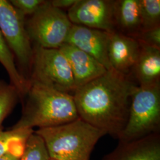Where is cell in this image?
<instances>
[{
  "mask_svg": "<svg viewBox=\"0 0 160 160\" xmlns=\"http://www.w3.org/2000/svg\"><path fill=\"white\" fill-rule=\"evenodd\" d=\"M160 133V83L138 87L133 94L126 126L118 138L130 141Z\"/></svg>",
  "mask_w": 160,
  "mask_h": 160,
  "instance_id": "4",
  "label": "cell"
},
{
  "mask_svg": "<svg viewBox=\"0 0 160 160\" xmlns=\"http://www.w3.org/2000/svg\"><path fill=\"white\" fill-rule=\"evenodd\" d=\"M102 160H160V133L130 141H119L117 147Z\"/></svg>",
  "mask_w": 160,
  "mask_h": 160,
  "instance_id": "12",
  "label": "cell"
},
{
  "mask_svg": "<svg viewBox=\"0 0 160 160\" xmlns=\"http://www.w3.org/2000/svg\"><path fill=\"white\" fill-rule=\"evenodd\" d=\"M21 118L14 129H38L58 126L79 118L72 94L30 81Z\"/></svg>",
  "mask_w": 160,
  "mask_h": 160,
  "instance_id": "2",
  "label": "cell"
},
{
  "mask_svg": "<svg viewBox=\"0 0 160 160\" xmlns=\"http://www.w3.org/2000/svg\"></svg>",
  "mask_w": 160,
  "mask_h": 160,
  "instance_id": "23",
  "label": "cell"
},
{
  "mask_svg": "<svg viewBox=\"0 0 160 160\" xmlns=\"http://www.w3.org/2000/svg\"><path fill=\"white\" fill-rule=\"evenodd\" d=\"M136 39L146 45L160 49V26L142 31Z\"/></svg>",
  "mask_w": 160,
  "mask_h": 160,
  "instance_id": "21",
  "label": "cell"
},
{
  "mask_svg": "<svg viewBox=\"0 0 160 160\" xmlns=\"http://www.w3.org/2000/svg\"><path fill=\"white\" fill-rule=\"evenodd\" d=\"M116 31L137 39L142 32L140 0H115Z\"/></svg>",
  "mask_w": 160,
  "mask_h": 160,
  "instance_id": "14",
  "label": "cell"
},
{
  "mask_svg": "<svg viewBox=\"0 0 160 160\" xmlns=\"http://www.w3.org/2000/svg\"><path fill=\"white\" fill-rule=\"evenodd\" d=\"M26 18L8 0H0V30L15 59L20 74L29 80L33 47L26 29Z\"/></svg>",
  "mask_w": 160,
  "mask_h": 160,
  "instance_id": "6",
  "label": "cell"
},
{
  "mask_svg": "<svg viewBox=\"0 0 160 160\" xmlns=\"http://www.w3.org/2000/svg\"><path fill=\"white\" fill-rule=\"evenodd\" d=\"M140 43V52L129 76L139 87L160 83V49Z\"/></svg>",
  "mask_w": 160,
  "mask_h": 160,
  "instance_id": "13",
  "label": "cell"
},
{
  "mask_svg": "<svg viewBox=\"0 0 160 160\" xmlns=\"http://www.w3.org/2000/svg\"><path fill=\"white\" fill-rule=\"evenodd\" d=\"M51 160H90L92 151L105 132L80 118L58 126L38 129Z\"/></svg>",
  "mask_w": 160,
  "mask_h": 160,
  "instance_id": "3",
  "label": "cell"
},
{
  "mask_svg": "<svg viewBox=\"0 0 160 160\" xmlns=\"http://www.w3.org/2000/svg\"><path fill=\"white\" fill-rule=\"evenodd\" d=\"M51 160L43 140L34 131L28 138L19 160Z\"/></svg>",
  "mask_w": 160,
  "mask_h": 160,
  "instance_id": "19",
  "label": "cell"
},
{
  "mask_svg": "<svg viewBox=\"0 0 160 160\" xmlns=\"http://www.w3.org/2000/svg\"><path fill=\"white\" fill-rule=\"evenodd\" d=\"M138 87L130 76L108 70L72 94L79 118L118 139L128 119L132 96Z\"/></svg>",
  "mask_w": 160,
  "mask_h": 160,
  "instance_id": "1",
  "label": "cell"
},
{
  "mask_svg": "<svg viewBox=\"0 0 160 160\" xmlns=\"http://www.w3.org/2000/svg\"><path fill=\"white\" fill-rule=\"evenodd\" d=\"M142 32L160 26V0H140Z\"/></svg>",
  "mask_w": 160,
  "mask_h": 160,
  "instance_id": "18",
  "label": "cell"
},
{
  "mask_svg": "<svg viewBox=\"0 0 160 160\" xmlns=\"http://www.w3.org/2000/svg\"><path fill=\"white\" fill-rule=\"evenodd\" d=\"M12 7L24 18L31 16L46 2V0H10Z\"/></svg>",
  "mask_w": 160,
  "mask_h": 160,
  "instance_id": "20",
  "label": "cell"
},
{
  "mask_svg": "<svg viewBox=\"0 0 160 160\" xmlns=\"http://www.w3.org/2000/svg\"><path fill=\"white\" fill-rule=\"evenodd\" d=\"M59 49L68 61L76 90L96 79L108 71L95 58L73 45L65 43Z\"/></svg>",
  "mask_w": 160,
  "mask_h": 160,
  "instance_id": "11",
  "label": "cell"
},
{
  "mask_svg": "<svg viewBox=\"0 0 160 160\" xmlns=\"http://www.w3.org/2000/svg\"><path fill=\"white\" fill-rule=\"evenodd\" d=\"M141 43L136 39L118 32L111 33L108 55L112 69L126 75H130L137 60Z\"/></svg>",
  "mask_w": 160,
  "mask_h": 160,
  "instance_id": "10",
  "label": "cell"
},
{
  "mask_svg": "<svg viewBox=\"0 0 160 160\" xmlns=\"http://www.w3.org/2000/svg\"><path fill=\"white\" fill-rule=\"evenodd\" d=\"M19 101L20 96L16 88L11 83L0 80V127Z\"/></svg>",
  "mask_w": 160,
  "mask_h": 160,
  "instance_id": "17",
  "label": "cell"
},
{
  "mask_svg": "<svg viewBox=\"0 0 160 160\" xmlns=\"http://www.w3.org/2000/svg\"><path fill=\"white\" fill-rule=\"evenodd\" d=\"M34 131L25 128L4 131L0 127V157L10 154L20 158L28 138Z\"/></svg>",
  "mask_w": 160,
  "mask_h": 160,
  "instance_id": "16",
  "label": "cell"
},
{
  "mask_svg": "<svg viewBox=\"0 0 160 160\" xmlns=\"http://www.w3.org/2000/svg\"><path fill=\"white\" fill-rule=\"evenodd\" d=\"M25 25L33 46L59 49L66 43L72 23L66 12L46 1L34 14L26 18Z\"/></svg>",
  "mask_w": 160,
  "mask_h": 160,
  "instance_id": "5",
  "label": "cell"
},
{
  "mask_svg": "<svg viewBox=\"0 0 160 160\" xmlns=\"http://www.w3.org/2000/svg\"><path fill=\"white\" fill-rule=\"evenodd\" d=\"M0 63L8 75L10 83L14 86L20 96L23 103L29 90L30 81L20 74L15 61L14 57L8 46L6 40L0 30Z\"/></svg>",
  "mask_w": 160,
  "mask_h": 160,
  "instance_id": "15",
  "label": "cell"
},
{
  "mask_svg": "<svg viewBox=\"0 0 160 160\" xmlns=\"http://www.w3.org/2000/svg\"><path fill=\"white\" fill-rule=\"evenodd\" d=\"M111 33L73 24L66 43L73 45L95 58L107 70L113 69L109 62L108 49Z\"/></svg>",
  "mask_w": 160,
  "mask_h": 160,
  "instance_id": "9",
  "label": "cell"
},
{
  "mask_svg": "<svg viewBox=\"0 0 160 160\" xmlns=\"http://www.w3.org/2000/svg\"><path fill=\"white\" fill-rule=\"evenodd\" d=\"M33 47L29 81H34L58 91L73 94L76 88L68 61L59 49Z\"/></svg>",
  "mask_w": 160,
  "mask_h": 160,
  "instance_id": "7",
  "label": "cell"
},
{
  "mask_svg": "<svg viewBox=\"0 0 160 160\" xmlns=\"http://www.w3.org/2000/svg\"><path fill=\"white\" fill-rule=\"evenodd\" d=\"M77 0H52L50 1L52 5L62 10H67L72 7L77 2Z\"/></svg>",
  "mask_w": 160,
  "mask_h": 160,
  "instance_id": "22",
  "label": "cell"
},
{
  "mask_svg": "<svg viewBox=\"0 0 160 160\" xmlns=\"http://www.w3.org/2000/svg\"><path fill=\"white\" fill-rule=\"evenodd\" d=\"M114 4V0H77L67 13L73 24L113 33Z\"/></svg>",
  "mask_w": 160,
  "mask_h": 160,
  "instance_id": "8",
  "label": "cell"
}]
</instances>
